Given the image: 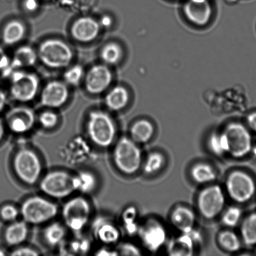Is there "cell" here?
<instances>
[{
  "label": "cell",
  "mask_w": 256,
  "mask_h": 256,
  "mask_svg": "<svg viewBox=\"0 0 256 256\" xmlns=\"http://www.w3.org/2000/svg\"><path fill=\"white\" fill-rule=\"evenodd\" d=\"M87 130L90 140L97 146L106 148L114 142L116 126L111 117L106 112H90L87 122Z\"/></svg>",
  "instance_id": "1"
},
{
  "label": "cell",
  "mask_w": 256,
  "mask_h": 256,
  "mask_svg": "<svg viewBox=\"0 0 256 256\" xmlns=\"http://www.w3.org/2000/svg\"><path fill=\"white\" fill-rule=\"evenodd\" d=\"M171 222L173 225L180 232H187L194 230L195 214L189 208L178 207L172 213Z\"/></svg>",
  "instance_id": "22"
},
{
  "label": "cell",
  "mask_w": 256,
  "mask_h": 256,
  "mask_svg": "<svg viewBox=\"0 0 256 256\" xmlns=\"http://www.w3.org/2000/svg\"><path fill=\"white\" fill-rule=\"evenodd\" d=\"M38 58L45 66L52 69H61L71 64L73 52L69 45L59 40H49L42 42Z\"/></svg>",
  "instance_id": "5"
},
{
  "label": "cell",
  "mask_w": 256,
  "mask_h": 256,
  "mask_svg": "<svg viewBox=\"0 0 256 256\" xmlns=\"http://www.w3.org/2000/svg\"><path fill=\"white\" fill-rule=\"evenodd\" d=\"M111 72L104 65H95L88 72L85 77V88L92 94H99L104 92L111 84Z\"/></svg>",
  "instance_id": "14"
},
{
  "label": "cell",
  "mask_w": 256,
  "mask_h": 256,
  "mask_svg": "<svg viewBox=\"0 0 256 256\" xmlns=\"http://www.w3.org/2000/svg\"><path fill=\"white\" fill-rule=\"evenodd\" d=\"M229 147V154L235 158L247 156L252 150V137L249 130L242 124L228 125L224 132Z\"/></svg>",
  "instance_id": "9"
},
{
  "label": "cell",
  "mask_w": 256,
  "mask_h": 256,
  "mask_svg": "<svg viewBox=\"0 0 256 256\" xmlns=\"http://www.w3.org/2000/svg\"><path fill=\"white\" fill-rule=\"evenodd\" d=\"M65 236V228L59 223H52L44 230V239L50 246L55 247L62 244Z\"/></svg>",
  "instance_id": "27"
},
{
  "label": "cell",
  "mask_w": 256,
  "mask_h": 256,
  "mask_svg": "<svg viewBox=\"0 0 256 256\" xmlns=\"http://www.w3.org/2000/svg\"><path fill=\"white\" fill-rule=\"evenodd\" d=\"M69 96V92L66 84L60 82H52L43 90L41 104L50 108H58L67 102Z\"/></svg>",
  "instance_id": "15"
},
{
  "label": "cell",
  "mask_w": 256,
  "mask_h": 256,
  "mask_svg": "<svg viewBox=\"0 0 256 256\" xmlns=\"http://www.w3.org/2000/svg\"><path fill=\"white\" fill-rule=\"evenodd\" d=\"M119 255L124 256H140L139 249L135 246L130 244H125L120 247Z\"/></svg>",
  "instance_id": "39"
},
{
  "label": "cell",
  "mask_w": 256,
  "mask_h": 256,
  "mask_svg": "<svg viewBox=\"0 0 256 256\" xmlns=\"http://www.w3.org/2000/svg\"><path fill=\"white\" fill-rule=\"evenodd\" d=\"M97 256H117L119 253L115 252L114 250L104 248V249L100 250L97 253Z\"/></svg>",
  "instance_id": "46"
},
{
  "label": "cell",
  "mask_w": 256,
  "mask_h": 256,
  "mask_svg": "<svg viewBox=\"0 0 256 256\" xmlns=\"http://www.w3.org/2000/svg\"><path fill=\"white\" fill-rule=\"evenodd\" d=\"M10 60L4 50L0 47V72H4L10 64Z\"/></svg>",
  "instance_id": "42"
},
{
  "label": "cell",
  "mask_w": 256,
  "mask_h": 256,
  "mask_svg": "<svg viewBox=\"0 0 256 256\" xmlns=\"http://www.w3.org/2000/svg\"><path fill=\"white\" fill-rule=\"evenodd\" d=\"M201 240L199 233L194 230L182 233L181 237L175 240L170 246V255L190 256L192 254L195 245Z\"/></svg>",
  "instance_id": "20"
},
{
  "label": "cell",
  "mask_w": 256,
  "mask_h": 256,
  "mask_svg": "<svg viewBox=\"0 0 256 256\" xmlns=\"http://www.w3.org/2000/svg\"><path fill=\"white\" fill-rule=\"evenodd\" d=\"M129 94L124 88L117 86L112 89L105 98L108 108L114 112L124 109L129 102Z\"/></svg>",
  "instance_id": "25"
},
{
  "label": "cell",
  "mask_w": 256,
  "mask_h": 256,
  "mask_svg": "<svg viewBox=\"0 0 256 256\" xmlns=\"http://www.w3.org/2000/svg\"><path fill=\"white\" fill-rule=\"evenodd\" d=\"M20 214L19 210L14 205L5 204L0 208V219L5 222H13Z\"/></svg>",
  "instance_id": "37"
},
{
  "label": "cell",
  "mask_w": 256,
  "mask_h": 256,
  "mask_svg": "<svg viewBox=\"0 0 256 256\" xmlns=\"http://www.w3.org/2000/svg\"><path fill=\"white\" fill-rule=\"evenodd\" d=\"M228 194L235 202L244 203L249 202L255 192V184L250 176L242 172H233L228 177L226 182Z\"/></svg>",
  "instance_id": "10"
},
{
  "label": "cell",
  "mask_w": 256,
  "mask_h": 256,
  "mask_svg": "<svg viewBox=\"0 0 256 256\" xmlns=\"http://www.w3.org/2000/svg\"><path fill=\"white\" fill-rule=\"evenodd\" d=\"M73 182L75 192H79L84 194H90L94 192L97 184V180L95 175L85 170L73 176Z\"/></svg>",
  "instance_id": "24"
},
{
  "label": "cell",
  "mask_w": 256,
  "mask_h": 256,
  "mask_svg": "<svg viewBox=\"0 0 256 256\" xmlns=\"http://www.w3.org/2000/svg\"><path fill=\"white\" fill-rule=\"evenodd\" d=\"M25 28L21 22L14 20L9 22L3 30L2 42L8 46L18 44L24 38Z\"/></svg>",
  "instance_id": "23"
},
{
  "label": "cell",
  "mask_w": 256,
  "mask_h": 256,
  "mask_svg": "<svg viewBox=\"0 0 256 256\" xmlns=\"http://www.w3.org/2000/svg\"><path fill=\"white\" fill-rule=\"evenodd\" d=\"M112 18L109 16V15H104L100 20L99 24L100 27L104 28H109L112 24Z\"/></svg>",
  "instance_id": "44"
},
{
  "label": "cell",
  "mask_w": 256,
  "mask_h": 256,
  "mask_svg": "<svg viewBox=\"0 0 256 256\" xmlns=\"http://www.w3.org/2000/svg\"><path fill=\"white\" fill-rule=\"evenodd\" d=\"M13 167L18 178L30 186L38 182L42 172L39 156L29 148L18 150L13 160Z\"/></svg>",
  "instance_id": "3"
},
{
  "label": "cell",
  "mask_w": 256,
  "mask_h": 256,
  "mask_svg": "<svg viewBox=\"0 0 256 256\" xmlns=\"http://www.w3.org/2000/svg\"><path fill=\"white\" fill-rule=\"evenodd\" d=\"M37 54L29 46H22L15 52L10 60L9 66L3 72L5 77H9L15 71L34 66L37 60Z\"/></svg>",
  "instance_id": "18"
},
{
  "label": "cell",
  "mask_w": 256,
  "mask_h": 256,
  "mask_svg": "<svg viewBox=\"0 0 256 256\" xmlns=\"http://www.w3.org/2000/svg\"><path fill=\"white\" fill-rule=\"evenodd\" d=\"M138 232L143 244L150 252H157L166 240L167 234L165 228L156 220H149L138 230Z\"/></svg>",
  "instance_id": "13"
},
{
  "label": "cell",
  "mask_w": 256,
  "mask_h": 256,
  "mask_svg": "<svg viewBox=\"0 0 256 256\" xmlns=\"http://www.w3.org/2000/svg\"><path fill=\"white\" fill-rule=\"evenodd\" d=\"M241 234L245 244H256V214L250 215L245 220L241 228Z\"/></svg>",
  "instance_id": "30"
},
{
  "label": "cell",
  "mask_w": 256,
  "mask_h": 256,
  "mask_svg": "<svg viewBox=\"0 0 256 256\" xmlns=\"http://www.w3.org/2000/svg\"><path fill=\"white\" fill-rule=\"evenodd\" d=\"M40 188L43 193L50 198H67L75 192L73 176L64 170L50 172L40 182Z\"/></svg>",
  "instance_id": "7"
},
{
  "label": "cell",
  "mask_w": 256,
  "mask_h": 256,
  "mask_svg": "<svg viewBox=\"0 0 256 256\" xmlns=\"http://www.w3.org/2000/svg\"><path fill=\"white\" fill-rule=\"evenodd\" d=\"M185 14L190 22L199 26L207 24L211 16L212 10L207 0H190L185 5Z\"/></svg>",
  "instance_id": "19"
},
{
  "label": "cell",
  "mask_w": 256,
  "mask_h": 256,
  "mask_svg": "<svg viewBox=\"0 0 256 256\" xmlns=\"http://www.w3.org/2000/svg\"><path fill=\"white\" fill-rule=\"evenodd\" d=\"M73 252H84L85 253L89 250V243L86 240H76L73 242L72 244Z\"/></svg>",
  "instance_id": "41"
},
{
  "label": "cell",
  "mask_w": 256,
  "mask_h": 256,
  "mask_svg": "<svg viewBox=\"0 0 256 256\" xmlns=\"http://www.w3.org/2000/svg\"><path fill=\"white\" fill-rule=\"evenodd\" d=\"M5 120L10 132L17 134H25L34 127L35 114L29 108L17 107L10 110Z\"/></svg>",
  "instance_id": "12"
},
{
  "label": "cell",
  "mask_w": 256,
  "mask_h": 256,
  "mask_svg": "<svg viewBox=\"0 0 256 256\" xmlns=\"http://www.w3.org/2000/svg\"><path fill=\"white\" fill-rule=\"evenodd\" d=\"M24 7L27 12H34L39 8V2L37 0H25Z\"/></svg>",
  "instance_id": "43"
},
{
  "label": "cell",
  "mask_w": 256,
  "mask_h": 256,
  "mask_svg": "<svg viewBox=\"0 0 256 256\" xmlns=\"http://www.w3.org/2000/svg\"><path fill=\"white\" fill-rule=\"evenodd\" d=\"M191 174L195 182L199 184H207L216 179L214 170L210 166L205 164L195 166L192 168Z\"/></svg>",
  "instance_id": "28"
},
{
  "label": "cell",
  "mask_w": 256,
  "mask_h": 256,
  "mask_svg": "<svg viewBox=\"0 0 256 256\" xmlns=\"http://www.w3.org/2000/svg\"><path fill=\"white\" fill-rule=\"evenodd\" d=\"M122 57V50L119 45L109 44L105 45L101 51V58L107 64H117Z\"/></svg>",
  "instance_id": "31"
},
{
  "label": "cell",
  "mask_w": 256,
  "mask_h": 256,
  "mask_svg": "<svg viewBox=\"0 0 256 256\" xmlns=\"http://www.w3.org/2000/svg\"><path fill=\"white\" fill-rule=\"evenodd\" d=\"M5 254H5V252H4V250L2 249H0V256H5Z\"/></svg>",
  "instance_id": "49"
},
{
  "label": "cell",
  "mask_w": 256,
  "mask_h": 256,
  "mask_svg": "<svg viewBox=\"0 0 256 256\" xmlns=\"http://www.w3.org/2000/svg\"><path fill=\"white\" fill-rule=\"evenodd\" d=\"M92 233L98 242L105 245H112L119 240L120 233L116 226L108 218L101 216L95 220Z\"/></svg>",
  "instance_id": "17"
},
{
  "label": "cell",
  "mask_w": 256,
  "mask_h": 256,
  "mask_svg": "<svg viewBox=\"0 0 256 256\" xmlns=\"http://www.w3.org/2000/svg\"><path fill=\"white\" fill-rule=\"evenodd\" d=\"M40 124L45 129H52L56 126L59 121L57 115L52 112H45L40 115Z\"/></svg>",
  "instance_id": "38"
},
{
  "label": "cell",
  "mask_w": 256,
  "mask_h": 256,
  "mask_svg": "<svg viewBox=\"0 0 256 256\" xmlns=\"http://www.w3.org/2000/svg\"><path fill=\"white\" fill-rule=\"evenodd\" d=\"M5 134V126L4 122L0 119V142L4 140Z\"/></svg>",
  "instance_id": "48"
},
{
  "label": "cell",
  "mask_w": 256,
  "mask_h": 256,
  "mask_svg": "<svg viewBox=\"0 0 256 256\" xmlns=\"http://www.w3.org/2000/svg\"><path fill=\"white\" fill-rule=\"evenodd\" d=\"M136 218L137 212L133 208H128L123 214V222H124L125 229L129 234H134L139 230L137 228Z\"/></svg>",
  "instance_id": "35"
},
{
  "label": "cell",
  "mask_w": 256,
  "mask_h": 256,
  "mask_svg": "<svg viewBox=\"0 0 256 256\" xmlns=\"http://www.w3.org/2000/svg\"><path fill=\"white\" fill-rule=\"evenodd\" d=\"M247 124L251 130L256 132V112L249 115L247 118Z\"/></svg>",
  "instance_id": "45"
},
{
  "label": "cell",
  "mask_w": 256,
  "mask_h": 256,
  "mask_svg": "<svg viewBox=\"0 0 256 256\" xmlns=\"http://www.w3.org/2000/svg\"><path fill=\"white\" fill-rule=\"evenodd\" d=\"M197 204L203 217L207 220L214 219L224 210L225 204L224 192L219 186H212L200 192Z\"/></svg>",
  "instance_id": "11"
},
{
  "label": "cell",
  "mask_w": 256,
  "mask_h": 256,
  "mask_svg": "<svg viewBox=\"0 0 256 256\" xmlns=\"http://www.w3.org/2000/svg\"><path fill=\"white\" fill-rule=\"evenodd\" d=\"M10 92L15 100L20 102L32 101L39 89V78L33 74L17 70L10 75Z\"/></svg>",
  "instance_id": "8"
},
{
  "label": "cell",
  "mask_w": 256,
  "mask_h": 256,
  "mask_svg": "<svg viewBox=\"0 0 256 256\" xmlns=\"http://www.w3.org/2000/svg\"><path fill=\"white\" fill-rule=\"evenodd\" d=\"M154 133V128L148 121L142 120L133 125L130 130L131 139L138 144L149 142Z\"/></svg>",
  "instance_id": "26"
},
{
  "label": "cell",
  "mask_w": 256,
  "mask_h": 256,
  "mask_svg": "<svg viewBox=\"0 0 256 256\" xmlns=\"http://www.w3.org/2000/svg\"><path fill=\"white\" fill-rule=\"evenodd\" d=\"M113 158L118 170L125 174H135L142 164V153L136 142L122 138L115 145Z\"/></svg>",
  "instance_id": "2"
},
{
  "label": "cell",
  "mask_w": 256,
  "mask_h": 256,
  "mask_svg": "<svg viewBox=\"0 0 256 256\" xmlns=\"http://www.w3.org/2000/svg\"><path fill=\"white\" fill-rule=\"evenodd\" d=\"M164 156L160 153L154 152L148 157L144 166V172L147 174H153L159 172L164 165Z\"/></svg>",
  "instance_id": "33"
},
{
  "label": "cell",
  "mask_w": 256,
  "mask_h": 256,
  "mask_svg": "<svg viewBox=\"0 0 256 256\" xmlns=\"http://www.w3.org/2000/svg\"><path fill=\"white\" fill-rule=\"evenodd\" d=\"M29 234V228L24 222H13L5 230L4 238L9 246L16 247L25 242Z\"/></svg>",
  "instance_id": "21"
},
{
  "label": "cell",
  "mask_w": 256,
  "mask_h": 256,
  "mask_svg": "<svg viewBox=\"0 0 256 256\" xmlns=\"http://www.w3.org/2000/svg\"><path fill=\"white\" fill-rule=\"evenodd\" d=\"M84 76V70L80 65L70 68L65 72L64 79L66 84L77 86L81 82Z\"/></svg>",
  "instance_id": "34"
},
{
  "label": "cell",
  "mask_w": 256,
  "mask_h": 256,
  "mask_svg": "<svg viewBox=\"0 0 256 256\" xmlns=\"http://www.w3.org/2000/svg\"><path fill=\"white\" fill-rule=\"evenodd\" d=\"M100 28L101 27L96 20L90 17H82L73 24L70 32L76 41L89 42L96 38Z\"/></svg>",
  "instance_id": "16"
},
{
  "label": "cell",
  "mask_w": 256,
  "mask_h": 256,
  "mask_svg": "<svg viewBox=\"0 0 256 256\" xmlns=\"http://www.w3.org/2000/svg\"><path fill=\"white\" fill-rule=\"evenodd\" d=\"M7 102V96L4 92L0 91V112L4 109Z\"/></svg>",
  "instance_id": "47"
},
{
  "label": "cell",
  "mask_w": 256,
  "mask_h": 256,
  "mask_svg": "<svg viewBox=\"0 0 256 256\" xmlns=\"http://www.w3.org/2000/svg\"><path fill=\"white\" fill-rule=\"evenodd\" d=\"M242 217V212L239 208L232 207L225 212L222 222L226 226L233 228L239 224Z\"/></svg>",
  "instance_id": "36"
},
{
  "label": "cell",
  "mask_w": 256,
  "mask_h": 256,
  "mask_svg": "<svg viewBox=\"0 0 256 256\" xmlns=\"http://www.w3.org/2000/svg\"><path fill=\"white\" fill-rule=\"evenodd\" d=\"M56 205L44 198L34 196L25 200L20 214L27 224L40 225L50 222L56 216Z\"/></svg>",
  "instance_id": "4"
},
{
  "label": "cell",
  "mask_w": 256,
  "mask_h": 256,
  "mask_svg": "<svg viewBox=\"0 0 256 256\" xmlns=\"http://www.w3.org/2000/svg\"><path fill=\"white\" fill-rule=\"evenodd\" d=\"M15 256H35L39 255L37 250L29 248H19L15 250L11 254Z\"/></svg>",
  "instance_id": "40"
},
{
  "label": "cell",
  "mask_w": 256,
  "mask_h": 256,
  "mask_svg": "<svg viewBox=\"0 0 256 256\" xmlns=\"http://www.w3.org/2000/svg\"><path fill=\"white\" fill-rule=\"evenodd\" d=\"M219 240L220 246L228 252H237L241 248L239 238L232 232H225L221 233Z\"/></svg>",
  "instance_id": "32"
},
{
  "label": "cell",
  "mask_w": 256,
  "mask_h": 256,
  "mask_svg": "<svg viewBox=\"0 0 256 256\" xmlns=\"http://www.w3.org/2000/svg\"><path fill=\"white\" fill-rule=\"evenodd\" d=\"M209 146L211 152L215 155L222 156L229 154V144L224 132L214 133L209 138Z\"/></svg>",
  "instance_id": "29"
},
{
  "label": "cell",
  "mask_w": 256,
  "mask_h": 256,
  "mask_svg": "<svg viewBox=\"0 0 256 256\" xmlns=\"http://www.w3.org/2000/svg\"><path fill=\"white\" fill-rule=\"evenodd\" d=\"M91 206L82 197L72 198L64 205L62 218L65 226L72 232H81L89 222Z\"/></svg>",
  "instance_id": "6"
}]
</instances>
